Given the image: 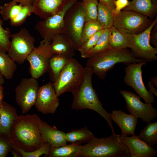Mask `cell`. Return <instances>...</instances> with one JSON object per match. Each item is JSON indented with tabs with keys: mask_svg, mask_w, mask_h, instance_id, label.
<instances>
[{
	"mask_svg": "<svg viewBox=\"0 0 157 157\" xmlns=\"http://www.w3.org/2000/svg\"><path fill=\"white\" fill-rule=\"evenodd\" d=\"M36 79L24 78L15 89V100L23 114L27 113L35 105L39 88Z\"/></svg>",
	"mask_w": 157,
	"mask_h": 157,
	"instance_id": "5bb4252c",
	"label": "cell"
},
{
	"mask_svg": "<svg viewBox=\"0 0 157 157\" xmlns=\"http://www.w3.org/2000/svg\"><path fill=\"white\" fill-rule=\"evenodd\" d=\"M95 136L86 127L71 130L65 133V139L67 142L72 143L81 144L87 143Z\"/></svg>",
	"mask_w": 157,
	"mask_h": 157,
	"instance_id": "83f0119b",
	"label": "cell"
},
{
	"mask_svg": "<svg viewBox=\"0 0 157 157\" xmlns=\"http://www.w3.org/2000/svg\"><path fill=\"white\" fill-rule=\"evenodd\" d=\"M104 29H101L88 38L83 44L78 51L82 56L91 49L95 45Z\"/></svg>",
	"mask_w": 157,
	"mask_h": 157,
	"instance_id": "8d00e7d4",
	"label": "cell"
},
{
	"mask_svg": "<svg viewBox=\"0 0 157 157\" xmlns=\"http://www.w3.org/2000/svg\"><path fill=\"white\" fill-rule=\"evenodd\" d=\"M115 1V0H114Z\"/></svg>",
	"mask_w": 157,
	"mask_h": 157,
	"instance_id": "f907efd6",
	"label": "cell"
},
{
	"mask_svg": "<svg viewBox=\"0 0 157 157\" xmlns=\"http://www.w3.org/2000/svg\"><path fill=\"white\" fill-rule=\"evenodd\" d=\"M4 77L0 72V85H2L4 83Z\"/></svg>",
	"mask_w": 157,
	"mask_h": 157,
	"instance_id": "7dc6e473",
	"label": "cell"
},
{
	"mask_svg": "<svg viewBox=\"0 0 157 157\" xmlns=\"http://www.w3.org/2000/svg\"><path fill=\"white\" fill-rule=\"evenodd\" d=\"M50 43L48 40L43 39L28 56L26 60L30 64L31 77L37 79L47 72L49 60L53 55L50 49Z\"/></svg>",
	"mask_w": 157,
	"mask_h": 157,
	"instance_id": "7c38bea8",
	"label": "cell"
},
{
	"mask_svg": "<svg viewBox=\"0 0 157 157\" xmlns=\"http://www.w3.org/2000/svg\"><path fill=\"white\" fill-rule=\"evenodd\" d=\"M17 68L15 62L8 54L0 52V72L4 77L11 79Z\"/></svg>",
	"mask_w": 157,
	"mask_h": 157,
	"instance_id": "f546056e",
	"label": "cell"
},
{
	"mask_svg": "<svg viewBox=\"0 0 157 157\" xmlns=\"http://www.w3.org/2000/svg\"><path fill=\"white\" fill-rule=\"evenodd\" d=\"M119 92L124 99L126 108L130 114L147 123L157 117V110L151 104L142 102L140 97L131 91L122 90Z\"/></svg>",
	"mask_w": 157,
	"mask_h": 157,
	"instance_id": "4fadbf2b",
	"label": "cell"
},
{
	"mask_svg": "<svg viewBox=\"0 0 157 157\" xmlns=\"http://www.w3.org/2000/svg\"><path fill=\"white\" fill-rule=\"evenodd\" d=\"M12 1L0 7V13L4 20H10L14 18L23 5Z\"/></svg>",
	"mask_w": 157,
	"mask_h": 157,
	"instance_id": "1f68e13d",
	"label": "cell"
},
{
	"mask_svg": "<svg viewBox=\"0 0 157 157\" xmlns=\"http://www.w3.org/2000/svg\"><path fill=\"white\" fill-rule=\"evenodd\" d=\"M3 24L2 21L0 17V52L6 53L10 45V39L12 35L10 29L8 28H4Z\"/></svg>",
	"mask_w": 157,
	"mask_h": 157,
	"instance_id": "d590c367",
	"label": "cell"
},
{
	"mask_svg": "<svg viewBox=\"0 0 157 157\" xmlns=\"http://www.w3.org/2000/svg\"><path fill=\"white\" fill-rule=\"evenodd\" d=\"M17 3H19L24 5H33V0H12Z\"/></svg>",
	"mask_w": 157,
	"mask_h": 157,
	"instance_id": "7bdbcfd3",
	"label": "cell"
},
{
	"mask_svg": "<svg viewBox=\"0 0 157 157\" xmlns=\"http://www.w3.org/2000/svg\"><path fill=\"white\" fill-rule=\"evenodd\" d=\"M150 81L154 85L156 88H157V76H156L151 78Z\"/></svg>",
	"mask_w": 157,
	"mask_h": 157,
	"instance_id": "bcb514c9",
	"label": "cell"
},
{
	"mask_svg": "<svg viewBox=\"0 0 157 157\" xmlns=\"http://www.w3.org/2000/svg\"><path fill=\"white\" fill-rule=\"evenodd\" d=\"M4 89L2 85H0V104L3 102Z\"/></svg>",
	"mask_w": 157,
	"mask_h": 157,
	"instance_id": "ee69618b",
	"label": "cell"
},
{
	"mask_svg": "<svg viewBox=\"0 0 157 157\" xmlns=\"http://www.w3.org/2000/svg\"><path fill=\"white\" fill-rule=\"evenodd\" d=\"M11 147L12 149L19 152L22 157H39L43 154L47 157L51 147L49 143L44 142L36 150L32 152H28L12 144Z\"/></svg>",
	"mask_w": 157,
	"mask_h": 157,
	"instance_id": "d6a6232c",
	"label": "cell"
},
{
	"mask_svg": "<svg viewBox=\"0 0 157 157\" xmlns=\"http://www.w3.org/2000/svg\"><path fill=\"white\" fill-rule=\"evenodd\" d=\"M157 9L151 0H132L122 10L133 11L151 19L157 16Z\"/></svg>",
	"mask_w": 157,
	"mask_h": 157,
	"instance_id": "7402d4cb",
	"label": "cell"
},
{
	"mask_svg": "<svg viewBox=\"0 0 157 157\" xmlns=\"http://www.w3.org/2000/svg\"><path fill=\"white\" fill-rule=\"evenodd\" d=\"M81 9L85 22L97 21L98 2L97 0H82Z\"/></svg>",
	"mask_w": 157,
	"mask_h": 157,
	"instance_id": "4dcf8cb0",
	"label": "cell"
},
{
	"mask_svg": "<svg viewBox=\"0 0 157 157\" xmlns=\"http://www.w3.org/2000/svg\"><path fill=\"white\" fill-rule=\"evenodd\" d=\"M76 0H67L63 9L57 14L39 22L35 28L44 39L51 43L57 35L63 33L64 17L67 11L76 2Z\"/></svg>",
	"mask_w": 157,
	"mask_h": 157,
	"instance_id": "8fae6325",
	"label": "cell"
},
{
	"mask_svg": "<svg viewBox=\"0 0 157 157\" xmlns=\"http://www.w3.org/2000/svg\"><path fill=\"white\" fill-rule=\"evenodd\" d=\"M117 135L121 141L128 148L131 157H153L157 151L153 147L134 135L131 137L122 134Z\"/></svg>",
	"mask_w": 157,
	"mask_h": 157,
	"instance_id": "2e32d148",
	"label": "cell"
},
{
	"mask_svg": "<svg viewBox=\"0 0 157 157\" xmlns=\"http://www.w3.org/2000/svg\"><path fill=\"white\" fill-rule=\"evenodd\" d=\"M81 145L76 143L67 144L58 147H51L49 157H77Z\"/></svg>",
	"mask_w": 157,
	"mask_h": 157,
	"instance_id": "4316f807",
	"label": "cell"
},
{
	"mask_svg": "<svg viewBox=\"0 0 157 157\" xmlns=\"http://www.w3.org/2000/svg\"><path fill=\"white\" fill-rule=\"evenodd\" d=\"M112 121L120 129L121 134L126 136L135 135L138 118L121 110H113L110 113Z\"/></svg>",
	"mask_w": 157,
	"mask_h": 157,
	"instance_id": "d6986e66",
	"label": "cell"
},
{
	"mask_svg": "<svg viewBox=\"0 0 157 157\" xmlns=\"http://www.w3.org/2000/svg\"><path fill=\"white\" fill-rule=\"evenodd\" d=\"M33 13V5L23 6L15 17L10 20V24L13 26H18L24 23L26 18Z\"/></svg>",
	"mask_w": 157,
	"mask_h": 157,
	"instance_id": "836d02e7",
	"label": "cell"
},
{
	"mask_svg": "<svg viewBox=\"0 0 157 157\" xmlns=\"http://www.w3.org/2000/svg\"><path fill=\"white\" fill-rule=\"evenodd\" d=\"M102 29L97 21L85 22L81 33L82 44L90 37Z\"/></svg>",
	"mask_w": 157,
	"mask_h": 157,
	"instance_id": "e575fe53",
	"label": "cell"
},
{
	"mask_svg": "<svg viewBox=\"0 0 157 157\" xmlns=\"http://www.w3.org/2000/svg\"><path fill=\"white\" fill-rule=\"evenodd\" d=\"M99 1L106 5L113 11L115 10V6L114 4V0H99Z\"/></svg>",
	"mask_w": 157,
	"mask_h": 157,
	"instance_id": "60d3db41",
	"label": "cell"
},
{
	"mask_svg": "<svg viewBox=\"0 0 157 157\" xmlns=\"http://www.w3.org/2000/svg\"><path fill=\"white\" fill-rule=\"evenodd\" d=\"M111 33L109 40L112 48H129L132 34L122 33L113 26L109 28Z\"/></svg>",
	"mask_w": 157,
	"mask_h": 157,
	"instance_id": "603a6c76",
	"label": "cell"
},
{
	"mask_svg": "<svg viewBox=\"0 0 157 157\" xmlns=\"http://www.w3.org/2000/svg\"><path fill=\"white\" fill-rule=\"evenodd\" d=\"M97 21L103 29H109L113 25V11L100 1L98 2Z\"/></svg>",
	"mask_w": 157,
	"mask_h": 157,
	"instance_id": "484cf974",
	"label": "cell"
},
{
	"mask_svg": "<svg viewBox=\"0 0 157 157\" xmlns=\"http://www.w3.org/2000/svg\"><path fill=\"white\" fill-rule=\"evenodd\" d=\"M70 58L60 54H54L52 55L49 60L47 72L52 83L56 80L64 66Z\"/></svg>",
	"mask_w": 157,
	"mask_h": 157,
	"instance_id": "cb8c5ba5",
	"label": "cell"
},
{
	"mask_svg": "<svg viewBox=\"0 0 157 157\" xmlns=\"http://www.w3.org/2000/svg\"><path fill=\"white\" fill-rule=\"evenodd\" d=\"M157 24L156 16L151 24L145 30L138 34H132L129 48L135 58L148 62L157 60V48L151 46L150 40L151 31Z\"/></svg>",
	"mask_w": 157,
	"mask_h": 157,
	"instance_id": "9c48e42d",
	"label": "cell"
},
{
	"mask_svg": "<svg viewBox=\"0 0 157 157\" xmlns=\"http://www.w3.org/2000/svg\"><path fill=\"white\" fill-rule=\"evenodd\" d=\"M8 54L19 64H23L34 48L35 38L26 28L11 35Z\"/></svg>",
	"mask_w": 157,
	"mask_h": 157,
	"instance_id": "ba28073f",
	"label": "cell"
},
{
	"mask_svg": "<svg viewBox=\"0 0 157 157\" xmlns=\"http://www.w3.org/2000/svg\"><path fill=\"white\" fill-rule=\"evenodd\" d=\"M147 62L144 61L127 65L125 68L124 81L126 85L132 87L145 103L152 104L155 102L154 95L147 89L142 78V68L146 65Z\"/></svg>",
	"mask_w": 157,
	"mask_h": 157,
	"instance_id": "30bf717a",
	"label": "cell"
},
{
	"mask_svg": "<svg viewBox=\"0 0 157 157\" xmlns=\"http://www.w3.org/2000/svg\"><path fill=\"white\" fill-rule=\"evenodd\" d=\"M17 116L13 106L3 101L0 104V136L8 137L12 125Z\"/></svg>",
	"mask_w": 157,
	"mask_h": 157,
	"instance_id": "ffe728a7",
	"label": "cell"
},
{
	"mask_svg": "<svg viewBox=\"0 0 157 157\" xmlns=\"http://www.w3.org/2000/svg\"><path fill=\"white\" fill-rule=\"evenodd\" d=\"M67 0H37L33 4V13L40 18L46 19L61 11Z\"/></svg>",
	"mask_w": 157,
	"mask_h": 157,
	"instance_id": "ac0fdd59",
	"label": "cell"
},
{
	"mask_svg": "<svg viewBox=\"0 0 157 157\" xmlns=\"http://www.w3.org/2000/svg\"><path fill=\"white\" fill-rule=\"evenodd\" d=\"M12 149L8 137L0 136V157H6Z\"/></svg>",
	"mask_w": 157,
	"mask_h": 157,
	"instance_id": "74e56055",
	"label": "cell"
},
{
	"mask_svg": "<svg viewBox=\"0 0 157 157\" xmlns=\"http://www.w3.org/2000/svg\"><path fill=\"white\" fill-rule=\"evenodd\" d=\"M88 58L85 66L90 68L93 74L101 79H105L107 73L118 63H123L127 65L132 63L147 61L135 58L128 48H111Z\"/></svg>",
	"mask_w": 157,
	"mask_h": 157,
	"instance_id": "3957f363",
	"label": "cell"
},
{
	"mask_svg": "<svg viewBox=\"0 0 157 157\" xmlns=\"http://www.w3.org/2000/svg\"><path fill=\"white\" fill-rule=\"evenodd\" d=\"M85 73V67L76 59L70 58L56 80L52 83L57 97L66 92H75L82 82Z\"/></svg>",
	"mask_w": 157,
	"mask_h": 157,
	"instance_id": "5b68a950",
	"label": "cell"
},
{
	"mask_svg": "<svg viewBox=\"0 0 157 157\" xmlns=\"http://www.w3.org/2000/svg\"><path fill=\"white\" fill-rule=\"evenodd\" d=\"M153 21L147 17L130 10L113 13V26L125 33L137 34L147 29Z\"/></svg>",
	"mask_w": 157,
	"mask_h": 157,
	"instance_id": "52a82bcc",
	"label": "cell"
},
{
	"mask_svg": "<svg viewBox=\"0 0 157 157\" xmlns=\"http://www.w3.org/2000/svg\"><path fill=\"white\" fill-rule=\"evenodd\" d=\"M150 42L155 47L157 48V24L153 28L150 36Z\"/></svg>",
	"mask_w": 157,
	"mask_h": 157,
	"instance_id": "ab89813d",
	"label": "cell"
},
{
	"mask_svg": "<svg viewBox=\"0 0 157 157\" xmlns=\"http://www.w3.org/2000/svg\"><path fill=\"white\" fill-rule=\"evenodd\" d=\"M128 0H115L114 1L115 6L113 13H118L126 7L129 3Z\"/></svg>",
	"mask_w": 157,
	"mask_h": 157,
	"instance_id": "f35d334b",
	"label": "cell"
},
{
	"mask_svg": "<svg viewBox=\"0 0 157 157\" xmlns=\"http://www.w3.org/2000/svg\"><path fill=\"white\" fill-rule=\"evenodd\" d=\"M52 82H49L39 87L35 106L42 114H53L59 105Z\"/></svg>",
	"mask_w": 157,
	"mask_h": 157,
	"instance_id": "9a60e30c",
	"label": "cell"
},
{
	"mask_svg": "<svg viewBox=\"0 0 157 157\" xmlns=\"http://www.w3.org/2000/svg\"><path fill=\"white\" fill-rule=\"evenodd\" d=\"M33 0V3L37 0Z\"/></svg>",
	"mask_w": 157,
	"mask_h": 157,
	"instance_id": "681fc988",
	"label": "cell"
},
{
	"mask_svg": "<svg viewBox=\"0 0 157 157\" xmlns=\"http://www.w3.org/2000/svg\"><path fill=\"white\" fill-rule=\"evenodd\" d=\"M85 23L81 2H76L66 12L63 33L78 50L82 45L81 35Z\"/></svg>",
	"mask_w": 157,
	"mask_h": 157,
	"instance_id": "8992f818",
	"label": "cell"
},
{
	"mask_svg": "<svg viewBox=\"0 0 157 157\" xmlns=\"http://www.w3.org/2000/svg\"><path fill=\"white\" fill-rule=\"evenodd\" d=\"M110 33L109 29H104L95 46L81 56V57L83 58H88L97 53L111 49L109 42Z\"/></svg>",
	"mask_w": 157,
	"mask_h": 157,
	"instance_id": "d4e9b609",
	"label": "cell"
},
{
	"mask_svg": "<svg viewBox=\"0 0 157 157\" xmlns=\"http://www.w3.org/2000/svg\"><path fill=\"white\" fill-rule=\"evenodd\" d=\"M40 119L35 114L18 115L8 135L11 144L26 152L39 149L45 142L39 129Z\"/></svg>",
	"mask_w": 157,
	"mask_h": 157,
	"instance_id": "6da1fadb",
	"label": "cell"
},
{
	"mask_svg": "<svg viewBox=\"0 0 157 157\" xmlns=\"http://www.w3.org/2000/svg\"><path fill=\"white\" fill-rule=\"evenodd\" d=\"M138 136L149 145L154 147L157 143V121L147 123Z\"/></svg>",
	"mask_w": 157,
	"mask_h": 157,
	"instance_id": "f1b7e54d",
	"label": "cell"
},
{
	"mask_svg": "<svg viewBox=\"0 0 157 157\" xmlns=\"http://www.w3.org/2000/svg\"><path fill=\"white\" fill-rule=\"evenodd\" d=\"M38 128L42 139L53 147H59L67 144L65 133L52 126L40 119Z\"/></svg>",
	"mask_w": 157,
	"mask_h": 157,
	"instance_id": "e0dca14e",
	"label": "cell"
},
{
	"mask_svg": "<svg viewBox=\"0 0 157 157\" xmlns=\"http://www.w3.org/2000/svg\"><path fill=\"white\" fill-rule=\"evenodd\" d=\"M151 1L154 6L157 8V0H151Z\"/></svg>",
	"mask_w": 157,
	"mask_h": 157,
	"instance_id": "c3c4849f",
	"label": "cell"
},
{
	"mask_svg": "<svg viewBox=\"0 0 157 157\" xmlns=\"http://www.w3.org/2000/svg\"><path fill=\"white\" fill-rule=\"evenodd\" d=\"M50 49L52 54H60L69 58L74 56L76 50L63 33L57 35L53 38L50 43Z\"/></svg>",
	"mask_w": 157,
	"mask_h": 157,
	"instance_id": "44dd1931",
	"label": "cell"
},
{
	"mask_svg": "<svg viewBox=\"0 0 157 157\" xmlns=\"http://www.w3.org/2000/svg\"><path fill=\"white\" fill-rule=\"evenodd\" d=\"M147 85L149 88V91L157 97V90L150 81L148 82Z\"/></svg>",
	"mask_w": 157,
	"mask_h": 157,
	"instance_id": "b9f144b4",
	"label": "cell"
},
{
	"mask_svg": "<svg viewBox=\"0 0 157 157\" xmlns=\"http://www.w3.org/2000/svg\"><path fill=\"white\" fill-rule=\"evenodd\" d=\"M85 68L83 80L76 90L72 93L73 99L72 108L76 110L89 109L95 111L107 121L111 128L112 134H115L110 113L103 107L92 86V71L90 67L85 66Z\"/></svg>",
	"mask_w": 157,
	"mask_h": 157,
	"instance_id": "7a4b0ae2",
	"label": "cell"
},
{
	"mask_svg": "<svg viewBox=\"0 0 157 157\" xmlns=\"http://www.w3.org/2000/svg\"><path fill=\"white\" fill-rule=\"evenodd\" d=\"M127 147L117 134L98 138L95 136L82 145L77 157H131Z\"/></svg>",
	"mask_w": 157,
	"mask_h": 157,
	"instance_id": "277c9868",
	"label": "cell"
},
{
	"mask_svg": "<svg viewBox=\"0 0 157 157\" xmlns=\"http://www.w3.org/2000/svg\"><path fill=\"white\" fill-rule=\"evenodd\" d=\"M10 152H11L14 157H22V156L20 153L18 151L12 149Z\"/></svg>",
	"mask_w": 157,
	"mask_h": 157,
	"instance_id": "f6af8a7d",
	"label": "cell"
}]
</instances>
